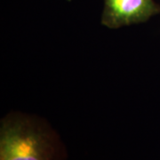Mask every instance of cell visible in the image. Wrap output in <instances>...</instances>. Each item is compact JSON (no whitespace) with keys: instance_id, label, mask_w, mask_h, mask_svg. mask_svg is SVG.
<instances>
[{"instance_id":"cell-2","label":"cell","mask_w":160,"mask_h":160,"mask_svg":"<svg viewBox=\"0 0 160 160\" xmlns=\"http://www.w3.org/2000/svg\"><path fill=\"white\" fill-rule=\"evenodd\" d=\"M160 12L154 0H104L102 24L109 29H118L147 22Z\"/></svg>"},{"instance_id":"cell-1","label":"cell","mask_w":160,"mask_h":160,"mask_svg":"<svg viewBox=\"0 0 160 160\" xmlns=\"http://www.w3.org/2000/svg\"><path fill=\"white\" fill-rule=\"evenodd\" d=\"M55 133L39 120L12 114L1 122L0 160H61Z\"/></svg>"}]
</instances>
